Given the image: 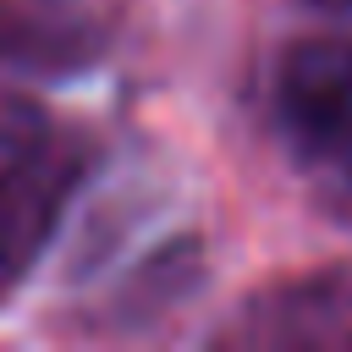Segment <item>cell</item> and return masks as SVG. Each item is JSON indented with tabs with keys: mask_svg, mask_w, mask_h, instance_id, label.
<instances>
[{
	"mask_svg": "<svg viewBox=\"0 0 352 352\" xmlns=\"http://www.w3.org/2000/svg\"><path fill=\"white\" fill-rule=\"evenodd\" d=\"M275 104L292 143L352 176V38H308L275 72Z\"/></svg>",
	"mask_w": 352,
	"mask_h": 352,
	"instance_id": "obj_1",
	"label": "cell"
},
{
	"mask_svg": "<svg viewBox=\"0 0 352 352\" xmlns=\"http://www.w3.org/2000/svg\"><path fill=\"white\" fill-rule=\"evenodd\" d=\"M55 165L44 154V126L28 116L0 126V270H16L33 248V236L50 226L55 209Z\"/></svg>",
	"mask_w": 352,
	"mask_h": 352,
	"instance_id": "obj_2",
	"label": "cell"
}]
</instances>
